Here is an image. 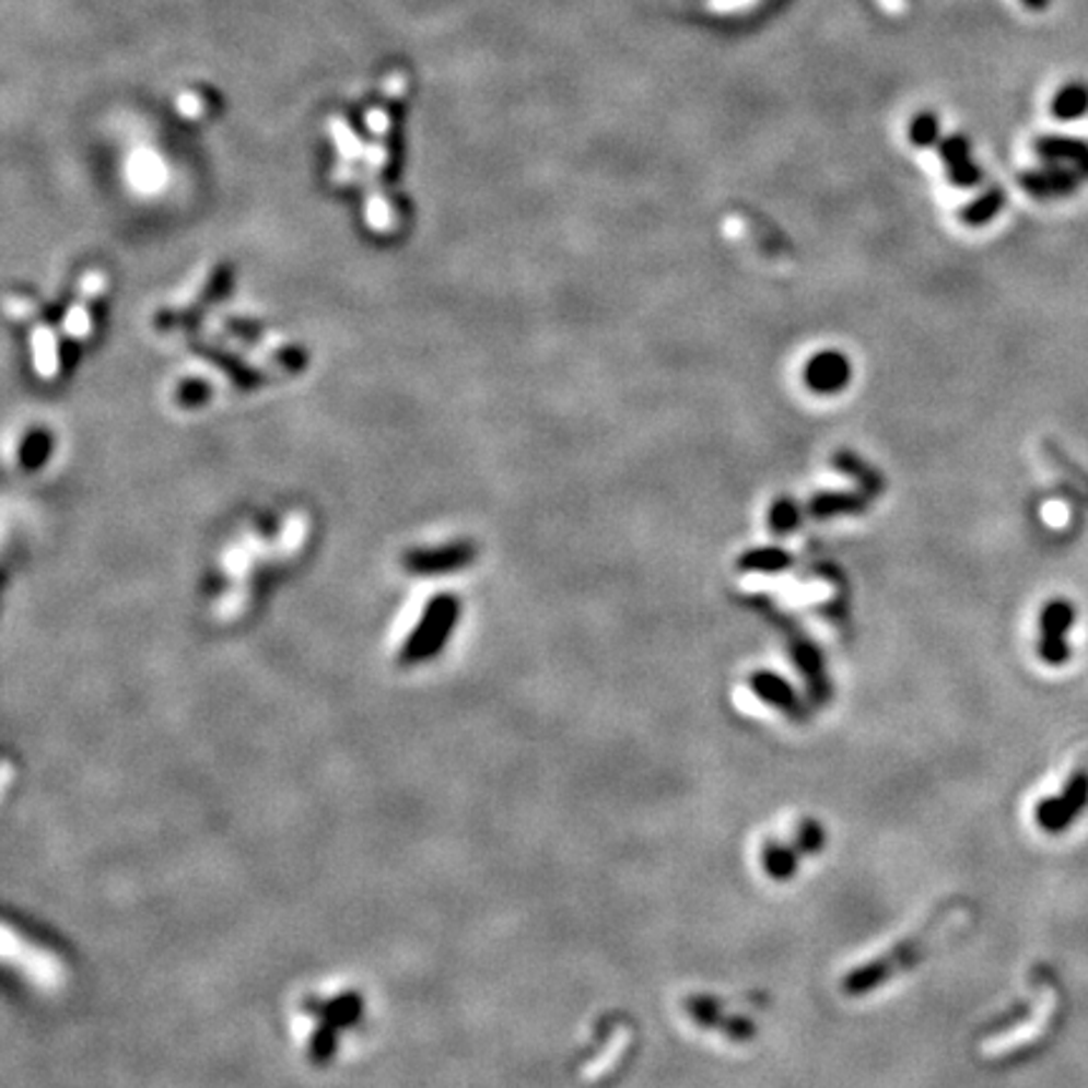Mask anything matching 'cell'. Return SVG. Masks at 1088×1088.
<instances>
[{
	"label": "cell",
	"instance_id": "2",
	"mask_svg": "<svg viewBox=\"0 0 1088 1088\" xmlns=\"http://www.w3.org/2000/svg\"><path fill=\"white\" fill-rule=\"evenodd\" d=\"M852 381V361L839 351H821L811 355L809 363L804 365V386L811 394L834 396L844 391Z\"/></svg>",
	"mask_w": 1088,
	"mask_h": 1088
},
{
	"label": "cell",
	"instance_id": "6",
	"mask_svg": "<svg viewBox=\"0 0 1088 1088\" xmlns=\"http://www.w3.org/2000/svg\"><path fill=\"white\" fill-rule=\"evenodd\" d=\"M1051 114L1058 121H1076L1088 114V84L1081 79L1063 84L1051 102Z\"/></svg>",
	"mask_w": 1088,
	"mask_h": 1088
},
{
	"label": "cell",
	"instance_id": "4",
	"mask_svg": "<svg viewBox=\"0 0 1088 1088\" xmlns=\"http://www.w3.org/2000/svg\"><path fill=\"white\" fill-rule=\"evenodd\" d=\"M1033 152L1049 164H1063L1088 179V141L1076 137L1049 134L1033 141Z\"/></svg>",
	"mask_w": 1088,
	"mask_h": 1088
},
{
	"label": "cell",
	"instance_id": "11",
	"mask_svg": "<svg viewBox=\"0 0 1088 1088\" xmlns=\"http://www.w3.org/2000/svg\"><path fill=\"white\" fill-rule=\"evenodd\" d=\"M910 139L920 149L940 144V119L933 112L917 114L910 124Z\"/></svg>",
	"mask_w": 1088,
	"mask_h": 1088
},
{
	"label": "cell",
	"instance_id": "7",
	"mask_svg": "<svg viewBox=\"0 0 1088 1088\" xmlns=\"http://www.w3.org/2000/svg\"><path fill=\"white\" fill-rule=\"evenodd\" d=\"M794 564L792 552L782 550V547H753V550H746L741 558H738V570L741 572H767V575H776V572H784Z\"/></svg>",
	"mask_w": 1088,
	"mask_h": 1088
},
{
	"label": "cell",
	"instance_id": "8",
	"mask_svg": "<svg viewBox=\"0 0 1088 1088\" xmlns=\"http://www.w3.org/2000/svg\"><path fill=\"white\" fill-rule=\"evenodd\" d=\"M1005 204V195L1001 187H991L987 192L980 195L975 202H970L968 207L960 210V220L968 227H985L993 218H998Z\"/></svg>",
	"mask_w": 1088,
	"mask_h": 1088
},
{
	"label": "cell",
	"instance_id": "14",
	"mask_svg": "<svg viewBox=\"0 0 1088 1088\" xmlns=\"http://www.w3.org/2000/svg\"><path fill=\"white\" fill-rule=\"evenodd\" d=\"M948 174H950L952 185L960 187V189L978 187L980 179H983V172H980V167H978V164L973 160L952 164V167H948Z\"/></svg>",
	"mask_w": 1088,
	"mask_h": 1088
},
{
	"label": "cell",
	"instance_id": "17",
	"mask_svg": "<svg viewBox=\"0 0 1088 1088\" xmlns=\"http://www.w3.org/2000/svg\"><path fill=\"white\" fill-rule=\"evenodd\" d=\"M1020 3H1023V8H1028V11L1041 13V11H1045V8L1051 5V0H1020Z\"/></svg>",
	"mask_w": 1088,
	"mask_h": 1088
},
{
	"label": "cell",
	"instance_id": "15",
	"mask_svg": "<svg viewBox=\"0 0 1088 1088\" xmlns=\"http://www.w3.org/2000/svg\"><path fill=\"white\" fill-rule=\"evenodd\" d=\"M66 330H69L71 336H77V338H84L89 336V330H91V318H89V313H86V307H71L69 315H66Z\"/></svg>",
	"mask_w": 1088,
	"mask_h": 1088
},
{
	"label": "cell",
	"instance_id": "13",
	"mask_svg": "<svg viewBox=\"0 0 1088 1088\" xmlns=\"http://www.w3.org/2000/svg\"><path fill=\"white\" fill-rule=\"evenodd\" d=\"M940 156L945 162V167H952V164H960L970 160V139L962 134H950L940 141Z\"/></svg>",
	"mask_w": 1088,
	"mask_h": 1088
},
{
	"label": "cell",
	"instance_id": "9",
	"mask_svg": "<svg viewBox=\"0 0 1088 1088\" xmlns=\"http://www.w3.org/2000/svg\"><path fill=\"white\" fill-rule=\"evenodd\" d=\"M834 464H837V469L839 471H844V475H850L854 477L862 484V489H865V494L867 496H877V494H882V489H885V481L882 477L877 475L875 469L867 467L865 461L859 459L857 454H852V452H839L834 456Z\"/></svg>",
	"mask_w": 1088,
	"mask_h": 1088
},
{
	"label": "cell",
	"instance_id": "3",
	"mask_svg": "<svg viewBox=\"0 0 1088 1088\" xmlns=\"http://www.w3.org/2000/svg\"><path fill=\"white\" fill-rule=\"evenodd\" d=\"M1018 185L1038 199H1053L1078 192V187L1084 185V177L1076 169L1063 167V164H1049V167L1020 174Z\"/></svg>",
	"mask_w": 1088,
	"mask_h": 1088
},
{
	"label": "cell",
	"instance_id": "10",
	"mask_svg": "<svg viewBox=\"0 0 1088 1088\" xmlns=\"http://www.w3.org/2000/svg\"><path fill=\"white\" fill-rule=\"evenodd\" d=\"M799 525H802L799 504H796V500H792V496H779L769 510V529L774 531L776 537H786L799 529Z\"/></svg>",
	"mask_w": 1088,
	"mask_h": 1088
},
{
	"label": "cell",
	"instance_id": "5",
	"mask_svg": "<svg viewBox=\"0 0 1088 1088\" xmlns=\"http://www.w3.org/2000/svg\"><path fill=\"white\" fill-rule=\"evenodd\" d=\"M867 510V496L854 492H821L809 502L814 519H829L839 514H862Z\"/></svg>",
	"mask_w": 1088,
	"mask_h": 1088
},
{
	"label": "cell",
	"instance_id": "1",
	"mask_svg": "<svg viewBox=\"0 0 1088 1088\" xmlns=\"http://www.w3.org/2000/svg\"><path fill=\"white\" fill-rule=\"evenodd\" d=\"M1076 620V610L1068 600H1051L1041 612V655L1051 666H1061L1071 658L1066 635Z\"/></svg>",
	"mask_w": 1088,
	"mask_h": 1088
},
{
	"label": "cell",
	"instance_id": "12",
	"mask_svg": "<svg viewBox=\"0 0 1088 1088\" xmlns=\"http://www.w3.org/2000/svg\"><path fill=\"white\" fill-rule=\"evenodd\" d=\"M33 353H36V365L44 376L56 373V338L48 328H38L33 336Z\"/></svg>",
	"mask_w": 1088,
	"mask_h": 1088
},
{
	"label": "cell",
	"instance_id": "16",
	"mask_svg": "<svg viewBox=\"0 0 1088 1088\" xmlns=\"http://www.w3.org/2000/svg\"><path fill=\"white\" fill-rule=\"evenodd\" d=\"M104 288H106V278L102 276V272H89V276L81 280L79 290L84 297H96V295L104 293Z\"/></svg>",
	"mask_w": 1088,
	"mask_h": 1088
}]
</instances>
